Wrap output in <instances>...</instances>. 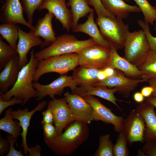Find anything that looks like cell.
Returning <instances> with one entry per match:
<instances>
[{
	"mask_svg": "<svg viewBox=\"0 0 156 156\" xmlns=\"http://www.w3.org/2000/svg\"><path fill=\"white\" fill-rule=\"evenodd\" d=\"M88 124L82 121L74 120L67 125L63 133L46 144L57 155H70L88 139L89 129Z\"/></svg>",
	"mask_w": 156,
	"mask_h": 156,
	"instance_id": "6da1fadb",
	"label": "cell"
},
{
	"mask_svg": "<svg viewBox=\"0 0 156 156\" xmlns=\"http://www.w3.org/2000/svg\"><path fill=\"white\" fill-rule=\"evenodd\" d=\"M30 53V60L28 63L21 69L14 86L10 90L0 95V97L3 101H9L12 97H16L23 101L22 105H24L30 99L37 98V92L33 86L32 81L38 61L35 57L33 49Z\"/></svg>",
	"mask_w": 156,
	"mask_h": 156,
	"instance_id": "7a4b0ae2",
	"label": "cell"
},
{
	"mask_svg": "<svg viewBox=\"0 0 156 156\" xmlns=\"http://www.w3.org/2000/svg\"><path fill=\"white\" fill-rule=\"evenodd\" d=\"M96 44L90 38L79 40L74 35L65 34L58 36L55 40L47 47L34 54L38 61L57 55L70 53H79L84 48Z\"/></svg>",
	"mask_w": 156,
	"mask_h": 156,
	"instance_id": "3957f363",
	"label": "cell"
},
{
	"mask_svg": "<svg viewBox=\"0 0 156 156\" xmlns=\"http://www.w3.org/2000/svg\"><path fill=\"white\" fill-rule=\"evenodd\" d=\"M79 65L78 54L75 53L52 56L38 61L33 81L37 82L42 75L49 73L66 75Z\"/></svg>",
	"mask_w": 156,
	"mask_h": 156,
	"instance_id": "277c9868",
	"label": "cell"
},
{
	"mask_svg": "<svg viewBox=\"0 0 156 156\" xmlns=\"http://www.w3.org/2000/svg\"><path fill=\"white\" fill-rule=\"evenodd\" d=\"M95 22L110 46L117 50L124 48L125 40L130 31L129 25L125 23L123 19L117 17H97Z\"/></svg>",
	"mask_w": 156,
	"mask_h": 156,
	"instance_id": "5b68a950",
	"label": "cell"
},
{
	"mask_svg": "<svg viewBox=\"0 0 156 156\" xmlns=\"http://www.w3.org/2000/svg\"><path fill=\"white\" fill-rule=\"evenodd\" d=\"M124 57L137 66L150 50L146 35L142 29L129 32L124 44Z\"/></svg>",
	"mask_w": 156,
	"mask_h": 156,
	"instance_id": "8992f818",
	"label": "cell"
},
{
	"mask_svg": "<svg viewBox=\"0 0 156 156\" xmlns=\"http://www.w3.org/2000/svg\"><path fill=\"white\" fill-rule=\"evenodd\" d=\"M78 54L80 66L101 70L108 67L110 48L96 44L84 48Z\"/></svg>",
	"mask_w": 156,
	"mask_h": 156,
	"instance_id": "52a82bcc",
	"label": "cell"
},
{
	"mask_svg": "<svg viewBox=\"0 0 156 156\" xmlns=\"http://www.w3.org/2000/svg\"><path fill=\"white\" fill-rule=\"evenodd\" d=\"M148 81L144 79H135L127 77L122 72L115 69L114 74L107 77L94 86H102L116 88L117 92L124 97L127 98L136 88L139 83Z\"/></svg>",
	"mask_w": 156,
	"mask_h": 156,
	"instance_id": "ba28073f",
	"label": "cell"
},
{
	"mask_svg": "<svg viewBox=\"0 0 156 156\" xmlns=\"http://www.w3.org/2000/svg\"><path fill=\"white\" fill-rule=\"evenodd\" d=\"M145 129V122L143 118L135 109L124 119L121 132L125 137L129 144L131 145L135 142H144Z\"/></svg>",
	"mask_w": 156,
	"mask_h": 156,
	"instance_id": "9c48e42d",
	"label": "cell"
},
{
	"mask_svg": "<svg viewBox=\"0 0 156 156\" xmlns=\"http://www.w3.org/2000/svg\"><path fill=\"white\" fill-rule=\"evenodd\" d=\"M33 86L37 91L36 100L38 101L41 100L47 96L53 99L55 95H61L66 87H69L71 90L77 87L72 77L66 75H61L49 84L44 85L34 82Z\"/></svg>",
	"mask_w": 156,
	"mask_h": 156,
	"instance_id": "30bf717a",
	"label": "cell"
},
{
	"mask_svg": "<svg viewBox=\"0 0 156 156\" xmlns=\"http://www.w3.org/2000/svg\"><path fill=\"white\" fill-rule=\"evenodd\" d=\"M83 97L92 107L93 120H101L106 123L111 124L114 125V129L117 132H121L124 120L122 117L115 115L111 109L104 105L94 96H87Z\"/></svg>",
	"mask_w": 156,
	"mask_h": 156,
	"instance_id": "8fae6325",
	"label": "cell"
},
{
	"mask_svg": "<svg viewBox=\"0 0 156 156\" xmlns=\"http://www.w3.org/2000/svg\"><path fill=\"white\" fill-rule=\"evenodd\" d=\"M20 0H5L0 9V20L2 23L20 24L34 31L35 27L25 18Z\"/></svg>",
	"mask_w": 156,
	"mask_h": 156,
	"instance_id": "7c38bea8",
	"label": "cell"
},
{
	"mask_svg": "<svg viewBox=\"0 0 156 156\" xmlns=\"http://www.w3.org/2000/svg\"><path fill=\"white\" fill-rule=\"evenodd\" d=\"M66 0H44L37 10H47L60 23L63 29L68 32L72 28L73 17L70 10L67 8Z\"/></svg>",
	"mask_w": 156,
	"mask_h": 156,
	"instance_id": "4fadbf2b",
	"label": "cell"
},
{
	"mask_svg": "<svg viewBox=\"0 0 156 156\" xmlns=\"http://www.w3.org/2000/svg\"><path fill=\"white\" fill-rule=\"evenodd\" d=\"M64 95L75 120L88 124L93 120L92 107L83 97L68 92H66Z\"/></svg>",
	"mask_w": 156,
	"mask_h": 156,
	"instance_id": "5bb4252c",
	"label": "cell"
},
{
	"mask_svg": "<svg viewBox=\"0 0 156 156\" xmlns=\"http://www.w3.org/2000/svg\"><path fill=\"white\" fill-rule=\"evenodd\" d=\"M48 105L52 110L55 126L58 135H60L68 124L75 120L64 97L54 98L48 102Z\"/></svg>",
	"mask_w": 156,
	"mask_h": 156,
	"instance_id": "9a60e30c",
	"label": "cell"
},
{
	"mask_svg": "<svg viewBox=\"0 0 156 156\" xmlns=\"http://www.w3.org/2000/svg\"><path fill=\"white\" fill-rule=\"evenodd\" d=\"M18 31V41L16 51L19 57V65L21 69L29 62L27 55L33 47L41 46L44 41L40 37L35 36L33 31L28 33L23 30L17 25Z\"/></svg>",
	"mask_w": 156,
	"mask_h": 156,
	"instance_id": "2e32d148",
	"label": "cell"
},
{
	"mask_svg": "<svg viewBox=\"0 0 156 156\" xmlns=\"http://www.w3.org/2000/svg\"><path fill=\"white\" fill-rule=\"evenodd\" d=\"M155 107L153 105L147 101L140 103L136 107L145 122L144 142H156V114Z\"/></svg>",
	"mask_w": 156,
	"mask_h": 156,
	"instance_id": "e0dca14e",
	"label": "cell"
},
{
	"mask_svg": "<svg viewBox=\"0 0 156 156\" xmlns=\"http://www.w3.org/2000/svg\"><path fill=\"white\" fill-rule=\"evenodd\" d=\"M110 47V56L108 67L118 70L130 78L142 79L143 73L136 66L131 64L124 57L120 56L117 49L113 46Z\"/></svg>",
	"mask_w": 156,
	"mask_h": 156,
	"instance_id": "ac0fdd59",
	"label": "cell"
},
{
	"mask_svg": "<svg viewBox=\"0 0 156 156\" xmlns=\"http://www.w3.org/2000/svg\"><path fill=\"white\" fill-rule=\"evenodd\" d=\"M47 104V102L44 101L39 103L34 109L29 111L27 108L23 110L18 109L12 111V117L13 119L18 120L22 128L21 134L22 138L21 146L23 147L24 153L27 154L29 147L27 144L26 138L31 119L34 114L36 112L42 110Z\"/></svg>",
	"mask_w": 156,
	"mask_h": 156,
	"instance_id": "d6986e66",
	"label": "cell"
},
{
	"mask_svg": "<svg viewBox=\"0 0 156 156\" xmlns=\"http://www.w3.org/2000/svg\"><path fill=\"white\" fill-rule=\"evenodd\" d=\"M18 55L9 60L0 73V95H2L13 87L16 82L21 69Z\"/></svg>",
	"mask_w": 156,
	"mask_h": 156,
	"instance_id": "ffe728a7",
	"label": "cell"
},
{
	"mask_svg": "<svg viewBox=\"0 0 156 156\" xmlns=\"http://www.w3.org/2000/svg\"><path fill=\"white\" fill-rule=\"evenodd\" d=\"M54 16L51 13H46L43 17L38 19L35 29L33 31L35 36L40 37L44 39L43 44L40 46L41 49L49 46L56 39L52 26V19Z\"/></svg>",
	"mask_w": 156,
	"mask_h": 156,
	"instance_id": "44dd1931",
	"label": "cell"
},
{
	"mask_svg": "<svg viewBox=\"0 0 156 156\" xmlns=\"http://www.w3.org/2000/svg\"><path fill=\"white\" fill-rule=\"evenodd\" d=\"M71 91L72 94H77L82 97L87 96H99L112 103L122 112L116 101H125L118 100L115 97L114 94L117 92L116 88L109 89L106 87L102 86H80L77 87Z\"/></svg>",
	"mask_w": 156,
	"mask_h": 156,
	"instance_id": "7402d4cb",
	"label": "cell"
},
{
	"mask_svg": "<svg viewBox=\"0 0 156 156\" xmlns=\"http://www.w3.org/2000/svg\"><path fill=\"white\" fill-rule=\"evenodd\" d=\"M73 31L86 34L90 36L96 44L110 48L109 44L102 36L94 21V11L89 13L86 21L78 24Z\"/></svg>",
	"mask_w": 156,
	"mask_h": 156,
	"instance_id": "603a6c76",
	"label": "cell"
},
{
	"mask_svg": "<svg viewBox=\"0 0 156 156\" xmlns=\"http://www.w3.org/2000/svg\"><path fill=\"white\" fill-rule=\"evenodd\" d=\"M103 70L80 66L74 69L72 77L77 86H94L101 81L99 75Z\"/></svg>",
	"mask_w": 156,
	"mask_h": 156,
	"instance_id": "cb8c5ba5",
	"label": "cell"
},
{
	"mask_svg": "<svg viewBox=\"0 0 156 156\" xmlns=\"http://www.w3.org/2000/svg\"><path fill=\"white\" fill-rule=\"evenodd\" d=\"M100 0L107 12L122 19L127 18L131 13L141 12L138 5H129L123 0Z\"/></svg>",
	"mask_w": 156,
	"mask_h": 156,
	"instance_id": "d4e9b609",
	"label": "cell"
},
{
	"mask_svg": "<svg viewBox=\"0 0 156 156\" xmlns=\"http://www.w3.org/2000/svg\"><path fill=\"white\" fill-rule=\"evenodd\" d=\"M67 7H70L73 17L72 28L73 30L78 24L79 19L94 10L89 5V0H69Z\"/></svg>",
	"mask_w": 156,
	"mask_h": 156,
	"instance_id": "484cf974",
	"label": "cell"
},
{
	"mask_svg": "<svg viewBox=\"0 0 156 156\" xmlns=\"http://www.w3.org/2000/svg\"><path fill=\"white\" fill-rule=\"evenodd\" d=\"M12 111L11 108L5 111V116L0 120V129L12 135L16 140L21 135L22 128L19 122L13 120Z\"/></svg>",
	"mask_w": 156,
	"mask_h": 156,
	"instance_id": "4316f807",
	"label": "cell"
},
{
	"mask_svg": "<svg viewBox=\"0 0 156 156\" xmlns=\"http://www.w3.org/2000/svg\"><path fill=\"white\" fill-rule=\"evenodd\" d=\"M137 67L143 73L142 79L148 81L156 78V52L150 50Z\"/></svg>",
	"mask_w": 156,
	"mask_h": 156,
	"instance_id": "83f0119b",
	"label": "cell"
},
{
	"mask_svg": "<svg viewBox=\"0 0 156 156\" xmlns=\"http://www.w3.org/2000/svg\"><path fill=\"white\" fill-rule=\"evenodd\" d=\"M16 25L10 23H2L0 25V34L9 45L16 50V42L18 39V31Z\"/></svg>",
	"mask_w": 156,
	"mask_h": 156,
	"instance_id": "f1b7e54d",
	"label": "cell"
},
{
	"mask_svg": "<svg viewBox=\"0 0 156 156\" xmlns=\"http://www.w3.org/2000/svg\"><path fill=\"white\" fill-rule=\"evenodd\" d=\"M143 14L144 21L148 24L153 25L156 20V8L147 0H133Z\"/></svg>",
	"mask_w": 156,
	"mask_h": 156,
	"instance_id": "f546056e",
	"label": "cell"
},
{
	"mask_svg": "<svg viewBox=\"0 0 156 156\" xmlns=\"http://www.w3.org/2000/svg\"><path fill=\"white\" fill-rule=\"evenodd\" d=\"M110 137L109 134L101 135L99 137V146L93 156H114V145L110 139Z\"/></svg>",
	"mask_w": 156,
	"mask_h": 156,
	"instance_id": "4dcf8cb0",
	"label": "cell"
},
{
	"mask_svg": "<svg viewBox=\"0 0 156 156\" xmlns=\"http://www.w3.org/2000/svg\"><path fill=\"white\" fill-rule=\"evenodd\" d=\"M18 55L16 50L8 45L0 38V71L3 69L12 58Z\"/></svg>",
	"mask_w": 156,
	"mask_h": 156,
	"instance_id": "1f68e13d",
	"label": "cell"
},
{
	"mask_svg": "<svg viewBox=\"0 0 156 156\" xmlns=\"http://www.w3.org/2000/svg\"><path fill=\"white\" fill-rule=\"evenodd\" d=\"M44 0H21L23 12L27 17L28 21L32 24L35 11L41 5Z\"/></svg>",
	"mask_w": 156,
	"mask_h": 156,
	"instance_id": "d6a6232c",
	"label": "cell"
},
{
	"mask_svg": "<svg viewBox=\"0 0 156 156\" xmlns=\"http://www.w3.org/2000/svg\"><path fill=\"white\" fill-rule=\"evenodd\" d=\"M127 142L122 132L119 133L116 142L113 146V154L114 156H129V151L127 147Z\"/></svg>",
	"mask_w": 156,
	"mask_h": 156,
	"instance_id": "836d02e7",
	"label": "cell"
},
{
	"mask_svg": "<svg viewBox=\"0 0 156 156\" xmlns=\"http://www.w3.org/2000/svg\"><path fill=\"white\" fill-rule=\"evenodd\" d=\"M137 23L144 31L148 41L150 50L156 52V37L153 36L151 33L149 25L144 20H138Z\"/></svg>",
	"mask_w": 156,
	"mask_h": 156,
	"instance_id": "e575fe53",
	"label": "cell"
},
{
	"mask_svg": "<svg viewBox=\"0 0 156 156\" xmlns=\"http://www.w3.org/2000/svg\"><path fill=\"white\" fill-rule=\"evenodd\" d=\"M89 5L92 6L98 17H107L114 18L115 16L109 13L105 9L100 0H89Z\"/></svg>",
	"mask_w": 156,
	"mask_h": 156,
	"instance_id": "d590c367",
	"label": "cell"
},
{
	"mask_svg": "<svg viewBox=\"0 0 156 156\" xmlns=\"http://www.w3.org/2000/svg\"><path fill=\"white\" fill-rule=\"evenodd\" d=\"M42 125L44 140L46 143L53 140L58 135L55 126L53 124Z\"/></svg>",
	"mask_w": 156,
	"mask_h": 156,
	"instance_id": "8d00e7d4",
	"label": "cell"
},
{
	"mask_svg": "<svg viewBox=\"0 0 156 156\" xmlns=\"http://www.w3.org/2000/svg\"><path fill=\"white\" fill-rule=\"evenodd\" d=\"M6 139L8 141L10 144V149L9 152L7 154L6 156H23L24 155L22 153L21 150L18 151L15 149L14 146L16 144H18L16 140L14 137L11 135L7 136Z\"/></svg>",
	"mask_w": 156,
	"mask_h": 156,
	"instance_id": "74e56055",
	"label": "cell"
},
{
	"mask_svg": "<svg viewBox=\"0 0 156 156\" xmlns=\"http://www.w3.org/2000/svg\"><path fill=\"white\" fill-rule=\"evenodd\" d=\"M23 103V101L18 99L16 97H13L12 99L8 101H3L0 97V114L7 107L16 104L22 105Z\"/></svg>",
	"mask_w": 156,
	"mask_h": 156,
	"instance_id": "f35d334b",
	"label": "cell"
},
{
	"mask_svg": "<svg viewBox=\"0 0 156 156\" xmlns=\"http://www.w3.org/2000/svg\"><path fill=\"white\" fill-rule=\"evenodd\" d=\"M142 150L145 156H156V142H145Z\"/></svg>",
	"mask_w": 156,
	"mask_h": 156,
	"instance_id": "ab89813d",
	"label": "cell"
},
{
	"mask_svg": "<svg viewBox=\"0 0 156 156\" xmlns=\"http://www.w3.org/2000/svg\"><path fill=\"white\" fill-rule=\"evenodd\" d=\"M42 119L41 121L42 125L47 124H53L54 122V116L52 110L50 107L48 105L47 109L42 112Z\"/></svg>",
	"mask_w": 156,
	"mask_h": 156,
	"instance_id": "60d3db41",
	"label": "cell"
},
{
	"mask_svg": "<svg viewBox=\"0 0 156 156\" xmlns=\"http://www.w3.org/2000/svg\"><path fill=\"white\" fill-rule=\"evenodd\" d=\"M10 149V144L7 139L0 137V156L4 155L5 153H8Z\"/></svg>",
	"mask_w": 156,
	"mask_h": 156,
	"instance_id": "b9f144b4",
	"label": "cell"
},
{
	"mask_svg": "<svg viewBox=\"0 0 156 156\" xmlns=\"http://www.w3.org/2000/svg\"><path fill=\"white\" fill-rule=\"evenodd\" d=\"M41 148L40 146L38 145H36L34 147L29 148L28 152L30 156H41Z\"/></svg>",
	"mask_w": 156,
	"mask_h": 156,
	"instance_id": "7bdbcfd3",
	"label": "cell"
},
{
	"mask_svg": "<svg viewBox=\"0 0 156 156\" xmlns=\"http://www.w3.org/2000/svg\"><path fill=\"white\" fill-rule=\"evenodd\" d=\"M153 91V88L150 85L142 88L141 89V92L144 97L148 98L151 95Z\"/></svg>",
	"mask_w": 156,
	"mask_h": 156,
	"instance_id": "ee69618b",
	"label": "cell"
},
{
	"mask_svg": "<svg viewBox=\"0 0 156 156\" xmlns=\"http://www.w3.org/2000/svg\"><path fill=\"white\" fill-rule=\"evenodd\" d=\"M133 98L134 101L137 103H142L144 99V97L141 92H136L133 95Z\"/></svg>",
	"mask_w": 156,
	"mask_h": 156,
	"instance_id": "f6af8a7d",
	"label": "cell"
},
{
	"mask_svg": "<svg viewBox=\"0 0 156 156\" xmlns=\"http://www.w3.org/2000/svg\"><path fill=\"white\" fill-rule=\"evenodd\" d=\"M150 85L153 88L154 91L151 96L156 97V78L150 79L148 81Z\"/></svg>",
	"mask_w": 156,
	"mask_h": 156,
	"instance_id": "bcb514c9",
	"label": "cell"
},
{
	"mask_svg": "<svg viewBox=\"0 0 156 156\" xmlns=\"http://www.w3.org/2000/svg\"><path fill=\"white\" fill-rule=\"evenodd\" d=\"M146 101H148L153 105L156 108V97L151 96L146 98Z\"/></svg>",
	"mask_w": 156,
	"mask_h": 156,
	"instance_id": "7dc6e473",
	"label": "cell"
},
{
	"mask_svg": "<svg viewBox=\"0 0 156 156\" xmlns=\"http://www.w3.org/2000/svg\"><path fill=\"white\" fill-rule=\"evenodd\" d=\"M155 25L154 26V30L156 31V20L155 22Z\"/></svg>",
	"mask_w": 156,
	"mask_h": 156,
	"instance_id": "c3c4849f",
	"label": "cell"
},
{
	"mask_svg": "<svg viewBox=\"0 0 156 156\" xmlns=\"http://www.w3.org/2000/svg\"><path fill=\"white\" fill-rule=\"evenodd\" d=\"M125 0L127 2H129L130 1V0Z\"/></svg>",
	"mask_w": 156,
	"mask_h": 156,
	"instance_id": "681fc988",
	"label": "cell"
},
{
	"mask_svg": "<svg viewBox=\"0 0 156 156\" xmlns=\"http://www.w3.org/2000/svg\"><path fill=\"white\" fill-rule=\"evenodd\" d=\"M2 0H0V1H1Z\"/></svg>",
	"mask_w": 156,
	"mask_h": 156,
	"instance_id": "f907efd6",
	"label": "cell"
}]
</instances>
